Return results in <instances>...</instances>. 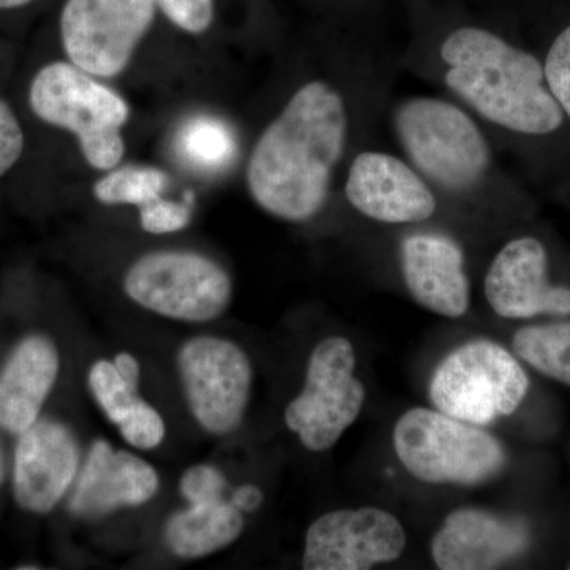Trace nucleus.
<instances>
[{"label": "nucleus", "instance_id": "f257e3e1", "mask_svg": "<svg viewBox=\"0 0 570 570\" xmlns=\"http://www.w3.org/2000/svg\"><path fill=\"white\" fill-rule=\"evenodd\" d=\"M351 132L346 94L322 78L303 82L258 135L247 159L246 187L255 205L285 223L318 216Z\"/></svg>", "mask_w": 570, "mask_h": 570}, {"label": "nucleus", "instance_id": "f03ea898", "mask_svg": "<svg viewBox=\"0 0 570 570\" xmlns=\"http://www.w3.org/2000/svg\"><path fill=\"white\" fill-rule=\"evenodd\" d=\"M436 51L442 85L475 118L530 138L550 137L564 126L542 59L502 33L460 22L441 37Z\"/></svg>", "mask_w": 570, "mask_h": 570}, {"label": "nucleus", "instance_id": "7ed1b4c3", "mask_svg": "<svg viewBox=\"0 0 570 570\" xmlns=\"http://www.w3.org/2000/svg\"><path fill=\"white\" fill-rule=\"evenodd\" d=\"M393 134L407 160L434 190L468 195L493 174V151L463 105L436 96L407 97L392 115Z\"/></svg>", "mask_w": 570, "mask_h": 570}, {"label": "nucleus", "instance_id": "20e7f679", "mask_svg": "<svg viewBox=\"0 0 570 570\" xmlns=\"http://www.w3.org/2000/svg\"><path fill=\"white\" fill-rule=\"evenodd\" d=\"M29 105L41 122L77 137L86 164L108 171L122 163V129L130 107L121 94L69 61L47 63L29 86Z\"/></svg>", "mask_w": 570, "mask_h": 570}, {"label": "nucleus", "instance_id": "39448f33", "mask_svg": "<svg viewBox=\"0 0 570 570\" xmlns=\"http://www.w3.org/2000/svg\"><path fill=\"white\" fill-rule=\"evenodd\" d=\"M393 445L409 474L431 485H482L508 464L493 434L438 409L404 412L393 428Z\"/></svg>", "mask_w": 570, "mask_h": 570}, {"label": "nucleus", "instance_id": "423d86ee", "mask_svg": "<svg viewBox=\"0 0 570 570\" xmlns=\"http://www.w3.org/2000/svg\"><path fill=\"white\" fill-rule=\"evenodd\" d=\"M530 379L508 348L475 340L450 352L428 387L438 411L471 425L487 426L512 415L523 403Z\"/></svg>", "mask_w": 570, "mask_h": 570}, {"label": "nucleus", "instance_id": "0eeeda50", "mask_svg": "<svg viewBox=\"0 0 570 570\" xmlns=\"http://www.w3.org/2000/svg\"><path fill=\"white\" fill-rule=\"evenodd\" d=\"M132 302L174 321H214L230 306V275L212 258L193 250H156L142 255L124 277Z\"/></svg>", "mask_w": 570, "mask_h": 570}, {"label": "nucleus", "instance_id": "6e6552de", "mask_svg": "<svg viewBox=\"0 0 570 570\" xmlns=\"http://www.w3.org/2000/svg\"><path fill=\"white\" fill-rule=\"evenodd\" d=\"M351 341L330 336L314 347L302 393L285 409V425L311 452L335 448L365 406L366 389L355 376Z\"/></svg>", "mask_w": 570, "mask_h": 570}, {"label": "nucleus", "instance_id": "1a4fd4ad", "mask_svg": "<svg viewBox=\"0 0 570 570\" xmlns=\"http://www.w3.org/2000/svg\"><path fill=\"white\" fill-rule=\"evenodd\" d=\"M163 17L156 0H63L58 26L73 66L99 80L121 77Z\"/></svg>", "mask_w": 570, "mask_h": 570}, {"label": "nucleus", "instance_id": "9d476101", "mask_svg": "<svg viewBox=\"0 0 570 570\" xmlns=\"http://www.w3.org/2000/svg\"><path fill=\"white\" fill-rule=\"evenodd\" d=\"M178 371L187 406L206 433L227 436L238 430L254 381L242 347L224 337H193L179 348Z\"/></svg>", "mask_w": 570, "mask_h": 570}, {"label": "nucleus", "instance_id": "9b49d317", "mask_svg": "<svg viewBox=\"0 0 570 570\" xmlns=\"http://www.w3.org/2000/svg\"><path fill=\"white\" fill-rule=\"evenodd\" d=\"M406 531L384 509H341L318 517L306 532L303 569L367 570L396 561Z\"/></svg>", "mask_w": 570, "mask_h": 570}, {"label": "nucleus", "instance_id": "f8f14e48", "mask_svg": "<svg viewBox=\"0 0 570 570\" xmlns=\"http://www.w3.org/2000/svg\"><path fill=\"white\" fill-rule=\"evenodd\" d=\"M344 195L356 213L381 224L425 223L438 212L433 186L406 159L379 149L352 157Z\"/></svg>", "mask_w": 570, "mask_h": 570}, {"label": "nucleus", "instance_id": "ddd939ff", "mask_svg": "<svg viewBox=\"0 0 570 570\" xmlns=\"http://www.w3.org/2000/svg\"><path fill=\"white\" fill-rule=\"evenodd\" d=\"M483 291L499 317L570 314V288L550 283L549 254L532 236H521L501 247L487 269Z\"/></svg>", "mask_w": 570, "mask_h": 570}, {"label": "nucleus", "instance_id": "4468645a", "mask_svg": "<svg viewBox=\"0 0 570 570\" xmlns=\"http://www.w3.org/2000/svg\"><path fill=\"white\" fill-rule=\"evenodd\" d=\"M80 456L73 431L58 420L39 419L22 431L13 463L18 505L33 513L55 509L77 479Z\"/></svg>", "mask_w": 570, "mask_h": 570}, {"label": "nucleus", "instance_id": "2eb2a0df", "mask_svg": "<svg viewBox=\"0 0 570 570\" xmlns=\"http://www.w3.org/2000/svg\"><path fill=\"white\" fill-rule=\"evenodd\" d=\"M400 268L412 298L438 316L459 318L471 306L464 253L439 232L407 235L400 245Z\"/></svg>", "mask_w": 570, "mask_h": 570}, {"label": "nucleus", "instance_id": "dca6fc26", "mask_svg": "<svg viewBox=\"0 0 570 570\" xmlns=\"http://www.w3.org/2000/svg\"><path fill=\"white\" fill-rule=\"evenodd\" d=\"M530 543L523 520L482 509L450 513L431 542V557L442 570H485L519 557Z\"/></svg>", "mask_w": 570, "mask_h": 570}, {"label": "nucleus", "instance_id": "f3484780", "mask_svg": "<svg viewBox=\"0 0 570 570\" xmlns=\"http://www.w3.org/2000/svg\"><path fill=\"white\" fill-rule=\"evenodd\" d=\"M159 475L151 464L107 441L94 442L70 498V512L100 519L124 508H137L156 497Z\"/></svg>", "mask_w": 570, "mask_h": 570}, {"label": "nucleus", "instance_id": "a211bd4d", "mask_svg": "<svg viewBox=\"0 0 570 570\" xmlns=\"http://www.w3.org/2000/svg\"><path fill=\"white\" fill-rule=\"evenodd\" d=\"M59 352L50 337H24L0 371V428L20 436L40 419L58 381Z\"/></svg>", "mask_w": 570, "mask_h": 570}, {"label": "nucleus", "instance_id": "6ab92c4d", "mask_svg": "<svg viewBox=\"0 0 570 570\" xmlns=\"http://www.w3.org/2000/svg\"><path fill=\"white\" fill-rule=\"evenodd\" d=\"M88 385L97 406L118 426L119 433L135 449L159 448L165 438V422L159 412L138 396V387L124 381L115 363L99 360L88 374Z\"/></svg>", "mask_w": 570, "mask_h": 570}, {"label": "nucleus", "instance_id": "aec40b11", "mask_svg": "<svg viewBox=\"0 0 570 570\" xmlns=\"http://www.w3.org/2000/svg\"><path fill=\"white\" fill-rule=\"evenodd\" d=\"M245 530L243 512L230 499L193 502L165 524V543L183 560H198L232 546Z\"/></svg>", "mask_w": 570, "mask_h": 570}, {"label": "nucleus", "instance_id": "412c9836", "mask_svg": "<svg viewBox=\"0 0 570 570\" xmlns=\"http://www.w3.org/2000/svg\"><path fill=\"white\" fill-rule=\"evenodd\" d=\"M175 146L183 163L204 174H217L227 168L238 149L230 126L208 115L187 119L176 134Z\"/></svg>", "mask_w": 570, "mask_h": 570}, {"label": "nucleus", "instance_id": "4be33fe9", "mask_svg": "<svg viewBox=\"0 0 570 570\" xmlns=\"http://www.w3.org/2000/svg\"><path fill=\"white\" fill-rule=\"evenodd\" d=\"M512 344L523 362L570 387V322L523 326Z\"/></svg>", "mask_w": 570, "mask_h": 570}, {"label": "nucleus", "instance_id": "5701e85b", "mask_svg": "<svg viewBox=\"0 0 570 570\" xmlns=\"http://www.w3.org/2000/svg\"><path fill=\"white\" fill-rule=\"evenodd\" d=\"M170 176L151 165H124L107 171L94 184V197L104 205H130L141 208L163 197Z\"/></svg>", "mask_w": 570, "mask_h": 570}, {"label": "nucleus", "instance_id": "b1692460", "mask_svg": "<svg viewBox=\"0 0 570 570\" xmlns=\"http://www.w3.org/2000/svg\"><path fill=\"white\" fill-rule=\"evenodd\" d=\"M156 6L175 29L202 37L216 24L219 0H156Z\"/></svg>", "mask_w": 570, "mask_h": 570}, {"label": "nucleus", "instance_id": "393cba45", "mask_svg": "<svg viewBox=\"0 0 570 570\" xmlns=\"http://www.w3.org/2000/svg\"><path fill=\"white\" fill-rule=\"evenodd\" d=\"M542 62L547 85L570 124V22L553 37Z\"/></svg>", "mask_w": 570, "mask_h": 570}, {"label": "nucleus", "instance_id": "a878e982", "mask_svg": "<svg viewBox=\"0 0 570 570\" xmlns=\"http://www.w3.org/2000/svg\"><path fill=\"white\" fill-rule=\"evenodd\" d=\"M193 219V204L189 198L184 202L154 200L141 206L140 225L151 235H170L181 232Z\"/></svg>", "mask_w": 570, "mask_h": 570}, {"label": "nucleus", "instance_id": "bb28decb", "mask_svg": "<svg viewBox=\"0 0 570 570\" xmlns=\"http://www.w3.org/2000/svg\"><path fill=\"white\" fill-rule=\"evenodd\" d=\"M227 489V480L223 472L212 464H197L189 468L179 480V490L189 504L224 499Z\"/></svg>", "mask_w": 570, "mask_h": 570}, {"label": "nucleus", "instance_id": "cd10ccee", "mask_svg": "<svg viewBox=\"0 0 570 570\" xmlns=\"http://www.w3.org/2000/svg\"><path fill=\"white\" fill-rule=\"evenodd\" d=\"M24 132L17 112L0 99V178L13 170L24 153Z\"/></svg>", "mask_w": 570, "mask_h": 570}, {"label": "nucleus", "instance_id": "c85d7f7f", "mask_svg": "<svg viewBox=\"0 0 570 570\" xmlns=\"http://www.w3.org/2000/svg\"><path fill=\"white\" fill-rule=\"evenodd\" d=\"M230 502L239 512L253 513L264 504V493L258 487L243 485L232 493Z\"/></svg>", "mask_w": 570, "mask_h": 570}, {"label": "nucleus", "instance_id": "c756f323", "mask_svg": "<svg viewBox=\"0 0 570 570\" xmlns=\"http://www.w3.org/2000/svg\"><path fill=\"white\" fill-rule=\"evenodd\" d=\"M112 363L124 381L129 382L134 387H140V365H138L137 358L122 352V354L116 355Z\"/></svg>", "mask_w": 570, "mask_h": 570}, {"label": "nucleus", "instance_id": "7c9ffc66", "mask_svg": "<svg viewBox=\"0 0 570 570\" xmlns=\"http://www.w3.org/2000/svg\"><path fill=\"white\" fill-rule=\"evenodd\" d=\"M37 2H40V0H0V11L22 10Z\"/></svg>", "mask_w": 570, "mask_h": 570}, {"label": "nucleus", "instance_id": "2f4dec72", "mask_svg": "<svg viewBox=\"0 0 570 570\" xmlns=\"http://www.w3.org/2000/svg\"><path fill=\"white\" fill-rule=\"evenodd\" d=\"M7 478V460L6 452H3L2 442H0V485L6 482Z\"/></svg>", "mask_w": 570, "mask_h": 570}, {"label": "nucleus", "instance_id": "473e14b6", "mask_svg": "<svg viewBox=\"0 0 570 570\" xmlns=\"http://www.w3.org/2000/svg\"><path fill=\"white\" fill-rule=\"evenodd\" d=\"M351 2H367V0H351Z\"/></svg>", "mask_w": 570, "mask_h": 570}]
</instances>
